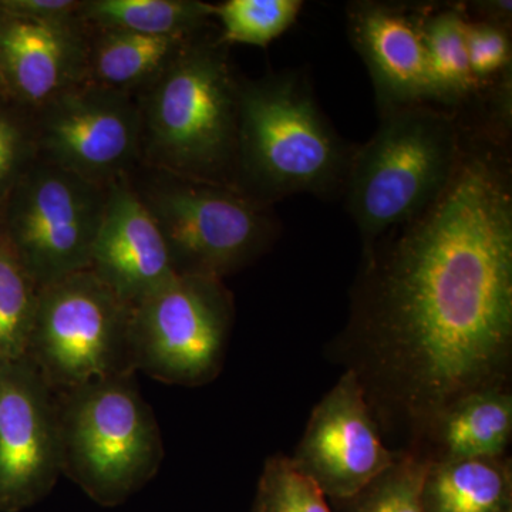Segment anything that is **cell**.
Here are the masks:
<instances>
[{
	"mask_svg": "<svg viewBox=\"0 0 512 512\" xmlns=\"http://www.w3.org/2000/svg\"><path fill=\"white\" fill-rule=\"evenodd\" d=\"M330 352L393 451H419L468 394L511 389L512 181L495 141L464 140L439 200L363 249Z\"/></svg>",
	"mask_w": 512,
	"mask_h": 512,
	"instance_id": "cell-1",
	"label": "cell"
},
{
	"mask_svg": "<svg viewBox=\"0 0 512 512\" xmlns=\"http://www.w3.org/2000/svg\"><path fill=\"white\" fill-rule=\"evenodd\" d=\"M355 148L326 119L301 72L239 79L234 190L249 200L272 207L295 194H342Z\"/></svg>",
	"mask_w": 512,
	"mask_h": 512,
	"instance_id": "cell-2",
	"label": "cell"
},
{
	"mask_svg": "<svg viewBox=\"0 0 512 512\" xmlns=\"http://www.w3.org/2000/svg\"><path fill=\"white\" fill-rule=\"evenodd\" d=\"M227 47L202 33L148 86L140 153L160 173L234 188L239 79Z\"/></svg>",
	"mask_w": 512,
	"mask_h": 512,
	"instance_id": "cell-3",
	"label": "cell"
},
{
	"mask_svg": "<svg viewBox=\"0 0 512 512\" xmlns=\"http://www.w3.org/2000/svg\"><path fill=\"white\" fill-rule=\"evenodd\" d=\"M463 148V131L450 110L413 104L380 111L376 133L355 148L343 190L363 249L439 200Z\"/></svg>",
	"mask_w": 512,
	"mask_h": 512,
	"instance_id": "cell-4",
	"label": "cell"
},
{
	"mask_svg": "<svg viewBox=\"0 0 512 512\" xmlns=\"http://www.w3.org/2000/svg\"><path fill=\"white\" fill-rule=\"evenodd\" d=\"M62 474L101 507H117L157 476L160 426L134 375L55 394Z\"/></svg>",
	"mask_w": 512,
	"mask_h": 512,
	"instance_id": "cell-5",
	"label": "cell"
},
{
	"mask_svg": "<svg viewBox=\"0 0 512 512\" xmlns=\"http://www.w3.org/2000/svg\"><path fill=\"white\" fill-rule=\"evenodd\" d=\"M130 311L89 269L42 286L26 359L55 394L134 375Z\"/></svg>",
	"mask_w": 512,
	"mask_h": 512,
	"instance_id": "cell-6",
	"label": "cell"
},
{
	"mask_svg": "<svg viewBox=\"0 0 512 512\" xmlns=\"http://www.w3.org/2000/svg\"><path fill=\"white\" fill-rule=\"evenodd\" d=\"M130 308L134 373L185 387L217 379L235 319L234 298L221 279L177 274Z\"/></svg>",
	"mask_w": 512,
	"mask_h": 512,
	"instance_id": "cell-7",
	"label": "cell"
},
{
	"mask_svg": "<svg viewBox=\"0 0 512 512\" xmlns=\"http://www.w3.org/2000/svg\"><path fill=\"white\" fill-rule=\"evenodd\" d=\"M165 239L180 275L221 279L254 262L279 235L269 205L224 185L161 173L137 190Z\"/></svg>",
	"mask_w": 512,
	"mask_h": 512,
	"instance_id": "cell-8",
	"label": "cell"
},
{
	"mask_svg": "<svg viewBox=\"0 0 512 512\" xmlns=\"http://www.w3.org/2000/svg\"><path fill=\"white\" fill-rule=\"evenodd\" d=\"M106 188L47 161L29 175L8 242L39 288L89 269Z\"/></svg>",
	"mask_w": 512,
	"mask_h": 512,
	"instance_id": "cell-9",
	"label": "cell"
},
{
	"mask_svg": "<svg viewBox=\"0 0 512 512\" xmlns=\"http://www.w3.org/2000/svg\"><path fill=\"white\" fill-rule=\"evenodd\" d=\"M47 163L107 187L141 150V110L127 92L89 84L43 104Z\"/></svg>",
	"mask_w": 512,
	"mask_h": 512,
	"instance_id": "cell-10",
	"label": "cell"
},
{
	"mask_svg": "<svg viewBox=\"0 0 512 512\" xmlns=\"http://www.w3.org/2000/svg\"><path fill=\"white\" fill-rule=\"evenodd\" d=\"M60 476L55 393L26 357L0 367V510L36 504Z\"/></svg>",
	"mask_w": 512,
	"mask_h": 512,
	"instance_id": "cell-11",
	"label": "cell"
},
{
	"mask_svg": "<svg viewBox=\"0 0 512 512\" xmlns=\"http://www.w3.org/2000/svg\"><path fill=\"white\" fill-rule=\"evenodd\" d=\"M387 447L362 386L345 370L316 404L292 461L329 500L362 490L396 460Z\"/></svg>",
	"mask_w": 512,
	"mask_h": 512,
	"instance_id": "cell-12",
	"label": "cell"
},
{
	"mask_svg": "<svg viewBox=\"0 0 512 512\" xmlns=\"http://www.w3.org/2000/svg\"><path fill=\"white\" fill-rule=\"evenodd\" d=\"M348 30L369 70L380 111L413 104L436 106L420 6L350 3Z\"/></svg>",
	"mask_w": 512,
	"mask_h": 512,
	"instance_id": "cell-13",
	"label": "cell"
},
{
	"mask_svg": "<svg viewBox=\"0 0 512 512\" xmlns=\"http://www.w3.org/2000/svg\"><path fill=\"white\" fill-rule=\"evenodd\" d=\"M89 271L130 306L177 275L153 214L121 178L107 185Z\"/></svg>",
	"mask_w": 512,
	"mask_h": 512,
	"instance_id": "cell-14",
	"label": "cell"
},
{
	"mask_svg": "<svg viewBox=\"0 0 512 512\" xmlns=\"http://www.w3.org/2000/svg\"><path fill=\"white\" fill-rule=\"evenodd\" d=\"M80 22L6 15L5 22L0 23V63L23 100L43 106L82 82L87 74L89 46Z\"/></svg>",
	"mask_w": 512,
	"mask_h": 512,
	"instance_id": "cell-15",
	"label": "cell"
},
{
	"mask_svg": "<svg viewBox=\"0 0 512 512\" xmlns=\"http://www.w3.org/2000/svg\"><path fill=\"white\" fill-rule=\"evenodd\" d=\"M511 436V389L481 390L451 404L416 453L430 464L503 457Z\"/></svg>",
	"mask_w": 512,
	"mask_h": 512,
	"instance_id": "cell-16",
	"label": "cell"
},
{
	"mask_svg": "<svg viewBox=\"0 0 512 512\" xmlns=\"http://www.w3.org/2000/svg\"><path fill=\"white\" fill-rule=\"evenodd\" d=\"M424 512H512V464L507 456L430 464Z\"/></svg>",
	"mask_w": 512,
	"mask_h": 512,
	"instance_id": "cell-17",
	"label": "cell"
},
{
	"mask_svg": "<svg viewBox=\"0 0 512 512\" xmlns=\"http://www.w3.org/2000/svg\"><path fill=\"white\" fill-rule=\"evenodd\" d=\"M198 36H151L103 30L93 47H89L87 74H92L93 84L97 86L130 93L134 87L156 82Z\"/></svg>",
	"mask_w": 512,
	"mask_h": 512,
	"instance_id": "cell-18",
	"label": "cell"
},
{
	"mask_svg": "<svg viewBox=\"0 0 512 512\" xmlns=\"http://www.w3.org/2000/svg\"><path fill=\"white\" fill-rule=\"evenodd\" d=\"M467 15L463 3L420 6V28L426 47L436 106L450 110L478 94L468 66Z\"/></svg>",
	"mask_w": 512,
	"mask_h": 512,
	"instance_id": "cell-19",
	"label": "cell"
},
{
	"mask_svg": "<svg viewBox=\"0 0 512 512\" xmlns=\"http://www.w3.org/2000/svg\"><path fill=\"white\" fill-rule=\"evenodd\" d=\"M79 18L101 30L198 36L214 19V5L198 0H90L80 5Z\"/></svg>",
	"mask_w": 512,
	"mask_h": 512,
	"instance_id": "cell-20",
	"label": "cell"
},
{
	"mask_svg": "<svg viewBox=\"0 0 512 512\" xmlns=\"http://www.w3.org/2000/svg\"><path fill=\"white\" fill-rule=\"evenodd\" d=\"M39 286L8 241H0V367L25 359Z\"/></svg>",
	"mask_w": 512,
	"mask_h": 512,
	"instance_id": "cell-21",
	"label": "cell"
},
{
	"mask_svg": "<svg viewBox=\"0 0 512 512\" xmlns=\"http://www.w3.org/2000/svg\"><path fill=\"white\" fill-rule=\"evenodd\" d=\"M430 463L413 451H397L389 468L362 490L329 500L333 512H424L423 484Z\"/></svg>",
	"mask_w": 512,
	"mask_h": 512,
	"instance_id": "cell-22",
	"label": "cell"
},
{
	"mask_svg": "<svg viewBox=\"0 0 512 512\" xmlns=\"http://www.w3.org/2000/svg\"><path fill=\"white\" fill-rule=\"evenodd\" d=\"M301 0H227L214 5L225 45L266 47L292 28Z\"/></svg>",
	"mask_w": 512,
	"mask_h": 512,
	"instance_id": "cell-23",
	"label": "cell"
},
{
	"mask_svg": "<svg viewBox=\"0 0 512 512\" xmlns=\"http://www.w3.org/2000/svg\"><path fill=\"white\" fill-rule=\"evenodd\" d=\"M252 512H333L318 484L293 464L274 454L265 461Z\"/></svg>",
	"mask_w": 512,
	"mask_h": 512,
	"instance_id": "cell-24",
	"label": "cell"
},
{
	"mask_svg": "<svg viewBox=\"0 0 512 512\" xmlns=\"http://www.w3.org/2000/svg\"><path fill=\"white\" fill-rule=\"evenodd\" d=\"M466 45L478 93L511 72L512 43L507 26L467 18Z\"/></svg>",
	"mask_w": 512,
	"mask_h": 512,
	"instance_id": "cell-25",
	"label": "cell"
},
{
	"mask_svg": "<svg viewBox=\"0 0 512 512\" xmlns=\"http://www.w3.org/2000/svg\"><path fill=\"white\" fill-rule=\"evenodd\" d=\"M80 5L82 2L73 0H8L0 3V9L18 18L70 22L80 20Z\"/></svg>",
	"mask_w": 512,
	"mask_h": 512,
	"instance_id": "cell-26",
	"label": "cell"
},
{
	"mask_svg": "<svg viewBox=\"0 0 512 512\" xmlns=\"http://www.w3.org/2000/svg\"><path fill=\"white\" fill-rule=\"evenodd\" d=\"M22 143L19 128L12 121L0 117V183L15 171Z\"/></svg>",
	"mask_w": 512,
	"mask_h": 512,
	"instance_id": "cell-27",
	"label": "cell"
},
{
	"mask_svg": "<svg viewBox=\"0 0 512 512\" xmlns=\"http://www.w3.org/2000/svg\"><path fill=\"white\" fill-rule=\"evenodd\" d=\"M468 5L470 6H466L463 3L468 19L495 23V25L511 28V0H484V2H470Z\"/></svg>",
	"mask_w": 512,
	"mask_h": 512,
	"instance_id": "cell-28",
	"label": "cell"
}]
</instances>
